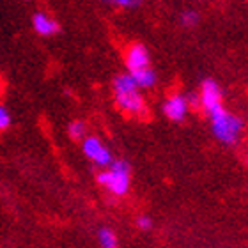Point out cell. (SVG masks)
I'll return each mask as SVG.
<instances>
[{"instance_id": "cell-1", "label": "cell", "mask_w": 248, "mask_h": 248, "mask_svg": "<svg viewBox=\"0 0 248 248\" xmlns=\"http://www.w3.org/2000/svg\"><path fill=\"white\" fill-rule=\"evenodd\" d=\"M114 93L115 101H117L121 110L133 115H140L145 112L144 98L140 96L139 87H137V83L129 73L114 78Z\"/></svg>"}, {"instance_id": "cell-2", "label": "cell", "mask_w": 248, "mask_h": 248, "mask_svg": "<svg viewBox=\"0 0 248 248\" xmlns=\"http://www.w3.org/2000/svg\"><path fill=\"white\" fill-rule=\"evenodd\" d=\"M209 121H211L213 135L217 137L222 144L234 145L241 137L243 131V121L238 115L231 114L223 107H218L213 112H209Z\"/></svg>"}, {"instance_id": "cell-3", "label": "cell", "mask_w": 248, "mask_h": 248, "mask_svg": "<svg viewBox=\"0 0 248 248\" xmlns=\"http://www.w3.org/2000/svg\"><path fill=\"white\" fill-rule=\"evenodd\" d=\"M129 165L124 160L112 161V165L107 167V170L99 172L98 183L115 197H124L129 190Z\"/></svg>"}, {"instance_id": "cell-4", "label": "cell", "mask_w": 248, "mask_h": 248, "mask_svg": "<svg viewBox=\"0 0 248 248\" xmlns=\"http://www.w3.org/2000/svg\"><path fill=\"white\" fill-rule=\"evenodd\" d=\"M82 149H83V155L99 167H110L112 161H114L110 151L107 149L103 142L99 139H96V137H85L82 144Z\"/></svg>"}, {"instance_id": "cell-5", "label": "cell", "mask_w": 248, "mask_h": 248, "mask_svg": "<svg viewBox=\"0 0 248 248\" xmlns=\"http://www.w3.org/2000/svg\"><path fill=\"white\" fill-rule=\"evenodd\" d=\"M199 98H201L202 108L206 110L207 114L213 112L215 108H218V107H223L222 105V89L218 87V83L215 82V80H211V78L204 80Z\"/></svg>"}, {"instance_id": "cell-6", "label": "cell", "mask_w": 248, "mask_h": 248, "mask_svg": "<svg viewBox=\"0 0 248 248\" xmlns=\"http://www.w3.org/2000/svg\"><path fill=\"white\" fill-rule=\"evenodd\" d=\"M126 66H128L129 73L139 71V69H144V67H149V52L144 45H133L126 52Z\"/></svg>"}, {"instance_id": "cell-7", "label": "cell", "mask_w": 248, "mask_h": 248, "mask_svg": "<svg viewBox=\"0 0 248 248\" xmlns=\"http://www.w3.org/2000/svg\"><path fill=\"white\" fill-rule=\"evenodd\" d=\"M188 101H186V96L181 94H174L167 99L165 105H163V112L170 121H183L188 114Z\"/></svg>"}, {"instance_id": "cell-8", "label": "cell", "mask_w": 248, "mask_h": 248, "mask_svg": "<svg viewBox=\"0 0 248 248\" xmlns=\"http://www.w3.org/2000/svg\"><path fill=\"white\" fill-rule=\"evenodd\" d=\"M34 29H36V32H39L41 36H52V34H55V32L59 31L57 23L50 18V16H46L45 13H37V15H34Z\"/></svg>"}, {"instance_id": "cell-9", "label": "cell", "mask_w": 248, "mask_h": 248, "mask_svg": "<svg viewBox=\"0 0 248 248\" xmlns=\"http://www.w3.org/2000/svg\"><path fill=\"white\" fill-rule=\"evenodd\" d=\"M133 77L135 83L139 89H149L156 83V73L151 69V67H144V69H139V71L129 73Z\"/></svg>"}, {"instance_id": "cell-10", "label": "cell", "mask_w": 248, "mask_h": 248, "mask_svg": "<svg viewBox=\"0 0 248 248\" xmlns=\"http://www.w3.org/2000/svg\"><path fill=\"white\" fill-rule=\"evenodd\" d=\"M98 241L101 245V248H119V241L117 236L114 234V231L108 227H101L98 231Z\"/></svg>"}, {"instance_id": "cell-11", "label": "cell", "mask_w": 248, "mask_h": 248, "mask_svg": "<svg viewBox=\"0 0 248 248\" xmlns=\"http://www.w3.org/2000/svg\"><path fill=\"white\" fill-rule=\"evenodd\" d=\"M67 131L71 135V139H75V140L85 139V124H83L82 121H73V123L69 124Z\"/></svg>"}, {"instance_id": "cell-12", "label": "cell", "mask_w": 248, "mask_h": 248, "mask_svg": "<svg viewBox=\"0 0 248 248\" xmlns=\"http://www.w3.org/2000/svg\"><path fill=\"white\" fill-rule=\"evenodd\" d=\"M199 21V15H197L195 11H186L181 15V23L185 27H193Z\"/></svg>"}, {"instance_id": "cell-13", "label": "cell", "mask_w": 248, "mask_h": 248, "mask_svg": "<svg viewBox=\"0 0 248 248\" xmlns=\"http://www.w3.org/2000/svg\"><path fill=\"white\" fill-rule=\"evenodd\" d=\"M107 4L119 5V7H135V5L142 4V0H103Z\"/></svg>"}, {"instance_id": "cell-14", "label": "cell", "mask_w": 248, "mask_h": 248, "mask_svg": "<svg viewBox=\"0 0 248 248\" xmlns=\"http://www.w3.org/2000/svg\"><path fill=\"white\" fill-rule=\"evenodd\" d=\"M9 124H11V115L9 112L4 108V107H0V129H5V128H9Z\"/></svg>"}, {"instance_id": "cell-15", "label": "cell", "mask_w": 248, "mask_h": 248, "mask_svg": "<svg viewBox=\"0 0 248 248\" xmlns=\"http://www.w3.org/2000/svg\"><path fill=\"white\" fill-rule=\"evenodd\" d=\"M137 225H139V229H142V231H149V229L153 227V220H151L149 217H140L139 220H137Z\"/></svg>"}, {"instance_id": "cell-16", "label": "cell", "mask_w": 248, "mask_h": 248, "mask_svg": "<svg viewBox=\"0 0 248 248\" xmlns=\"http://www.w3.org/2000/svg\"><path fill=\"white\" fill-rule=\"evenodd\" d=\"M247 163H248V158H247Z\"/></svg>"}]
</instances>
